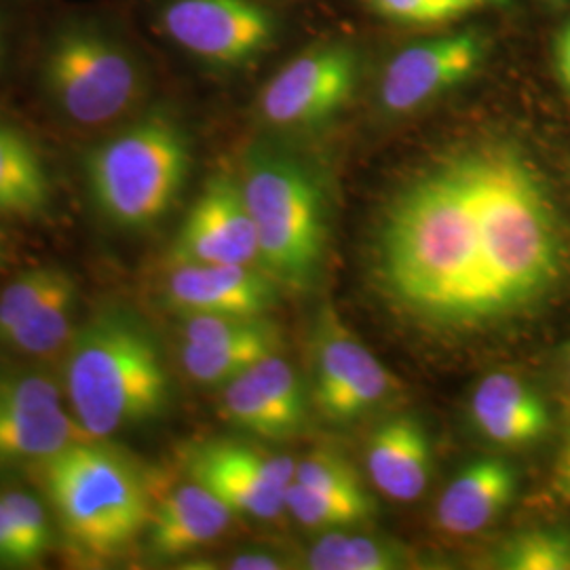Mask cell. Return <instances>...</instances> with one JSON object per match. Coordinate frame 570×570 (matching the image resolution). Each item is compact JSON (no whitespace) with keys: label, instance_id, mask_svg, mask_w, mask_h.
<instances>
[{"label":"cell","instance_id":"d590c367","mask_svg":"<svg viewBox=\"0 0 570 570\" xmlns=\"http://www.w3.org/2000/svg\"><path fill=\"white\" fill-rule=\"evenodd\" d=\"M569 379H570V353H569Z\"/></svg>","mask_w":570,"mask_h":570},{"label":"cell","instance_id":"4dcf8cb0","mask_svg":"<svg viewBox=\"0 0 570 570\" xmlns=\"http://www.w3.org/2000/svg\"><path fill=\"white\" fill-rule=\"evenodd\" d=\"M556 68L564 87L570 91V21L556 39Z\"/></svg>","mask_w":570,"mask_h":570},{"label":"cell","instance_id":"e0dca14e","mask_svg":"<svg viewBox=\"0 0 570 570\" xmlns=\"http://www.w3.org/2000/svg\"><path fill=\"white\" fill-rule=\"evenodd\" d=\"M233 515L223 499L190 480L153 505L146 527L150 550L161 558L199 550L225 534Z\"/></svg>","mask_w":570,"mask_h":570},{"label":"cell","instance_id":"2e32d148","mask_svg":"<svg viewBox=\"0 0 570 570\" xmlns=\"http://www.w3.org/2000/svg\"><path fill=\"white\" fill-rule=\"evenodd\" d=\"M164 294L167 305L183 315L263 317L277 301L271 275L245 265H174Z\"/></svg>","mask_w":570,"mask_h":570},{"label":"cell","instance_id":"603a6c76","mask_svg":"<svg viewBox=\"0 0 570 570\" xmlns=\"http://www.w3.org/2000/svg\"><path fill=\"white\" fill-rule=\"evenodd\" d=\"M313 570H397L410 564L407 551L381 537L330 532L308 551Z\"/></svg>","mask_w":570,"mask_h":570},{"label":"cell","instance_id":"8fae6325","mask_svg":"<svg viewBox=\"0 0 570 570\" xmlns=\"http://www.w3.org/2000/svg\"><path fill=\"white\" fill-rule=\"evenodd\" d=\"M186 471L235 515L273 520L285 511L296 461L235 440H209L188 452Z\"/></svg>","mask_w":570,"mask_h":570},{"label":"cell","instance_id":"cb8c5ba5","mask_svg":"<svg viewBox=\"0 0 570 570\" xmlns=\"http://www.w3.org/2000/svg\"><path fill=\"white\" fill-rule=\"evenodd\" d=\"M494 567L505 570H570V532L530 529L508 539L494 556Z\"/></svg>","mask_w":570,"mask_h":570},{"label":"cell","instance_id":"1f68e13d","mask_svg":"<svg viewBox=\"0 0 570 570\" xmlns=\"http://www.w3.org/2000/svg\"><path fill=\"white\" fill-rule=\"evenodd\" d=\"M228 569L237 570H275L282 569L277 558L265 556V553H247V556H237L228 564Z\"/></svg>","mask_w":570,"mask_h":570},{"label":"cell","instance_id":"6da1fadb","mask_svg":"<svg viewBox=\"0 0 570 570\" xmlns=\"http://www.w3.org/2000/svg\"><path fill=\"white\" fill-rule=\"evenodd\" d=\"M562 244L539 167L508 138L459 144L395 188L376 230V277L425 326L510 320L556 284Z\"/></svg>","mask_w":570,"mask_h":570},{"label":"cell","instance_id":"277c9868","mask_svg":"<svg viewBox=\"0 0 570 570\" xmlns=\"http://www.w3.org/2000/svg\"><path fill=\"white\" fill-rule=\"evenodd\" d=\"M190 165L183 125L167 112H148L87 153L85 180L104 220L140 230L159 223L178 202Z\"/></svg>","mask_w":570,"mask_h":570},{"label":"cell","instance_id":"3957f363","mask_svg":"<svg viewBox=\"0 0 570 570\" xmlns=\"http://www.w3.org/2000/svg\"><path fill=\"white\" fill-rule=\"evenodd\" d=\"M63 539L87 560L117 558L150 520V490L134 459L81 438L35 469Z\"/></svg>","mask_w":570,"mask_h":570},{"label":"cell","instance_id":"9a60e30c","mask_svg":"<svg viewBox=\"0 0 570 570\" xmlns=\"http://www.w3.org/2000/svg\"><path fill=\"white\" fill-rule=\"evenodd\" d=\"M223 414L230 425L252 435L285 440L305 423V389L296 370L273 353L226 383Z\"/></svg>","mask_w":570,"mask_h":570},{"label":"cell","instance_id":"5b68a950","mask_svg":"<svg viewBox=\"0 0 570 570\" xmlns=\"http://www.w3.org/2000/svg\"><path fill=\"white\" fill-rule=\"evenodd\" d=\"M245 204L258 233L266 273L292 287H306L326 249V199L303 161L256 146L242 169Z\"/></svg>","mask_w":570,"mask_h":570},{"label":"cell","instance_id":"4fadbf2b","mask_svg":"<svg viewBox=\"0 0 570 570\" xmlns=\"http://www.w3.org/2000/svg\"><path fill=\"white\" fill-rule=\"evenodd\" d=\"M171 263L263 268L258 233L239 178L216 174L207 180L204 193L184 218L171 249Z\"/></svg>","mask_w":570,"mask_h":570},{"label":"cell","instance_id":"7c38bea8","mask_svg":"<svg viewBox=\"0 0 570 570\" xmlns=\"http://www.w3.org/2000/svg\"><path fill=\"white\" fill-rule=\"evenodd\" d=\"M489 39L461 30L410 45L389 61L381 104L389 115H410L469 81L487 61Z\"/></svg>","mask_w":570,"mask_h":570},{"label":"cell","instance_id":"7402d4cb","mask_svg":"<svg viewBox=\"0 0 570 570\" xmlns=\"http://www.w3.org/2000/svg\"><path fill=\"white\" fill-rule=\"evenodd\" d=\"M77 284L61 271L58 282L32 308V313L16 327L0 348L18 353L23 357H45L70 345L77 326Z\"/></svg>","mask_w":570,"mask_h":570},{"label":"cell","instance_id":"ffe728a7","mask_svg":"<svg viewBox=\"0 0 570 570\" xmlns=\"http://www.w3.org/2000/svg\"><path fill=\"white\" fill-rule=\"evenodd\" d=\"M471 416L482 435L508 449L530 446L550 429V410L543 400L510 372H492L478 385Z\"/></svg>","mask_w":570,"mask_h":570},{"label":"cell","instance_id":"ac0fdd59","mask_svg":"<svg viewBox=\"0 0 570 570\" xmlns=\"http://www.w3.org/2000/svg\"><path fill=\"white\" fill-rule=\"evenodd\" d=\"M366 468L374 487L389 499L416 501L433 471L428 431L412 416L389 419L367 440Z\"/></svg>","mask_w":570,"mask_h":570},{"label":"cell","instance_id":"f546056e","mask_svg":"<svg viewBox=\"0 0 570 570\" xmlns=\"http://www.w3.org/2000/svg\"><path fill=\"white\" fill-rule=\"evenodd\" d=\"M0 564L16 567V569L35 567V560L30 551L26 550L20 532L16 529L13 518L4 508L2 499H0Z\"/></svg>","mask_w":570,"mask_h":570},{"label":"cell","instance_id":"836d02e7","mask_svg":"<svg viewBox=\"0 0 570 570\" xmlns=\"http://www.w3.org/2000/svg\"><path fill=\"white\" fill-rule=\"evenodd\" d=\"M2 258H4V242H2V235H0V265H2Z\"/></svg>","mask_w":570,"mask_h":570},{"label":"cell","instance_id":"f1b7e54d","mask_svg":"<svg viewBox=\"0 0 570 570\" xmlns=\"http://www.w3.org/2000/svg\"><path fill=\"white\" fill-rule=\"evenodd\" d=\"M0 499L13 518V524L20 532L26 550L30 551L35 564L41 562L42 556L51 548V527L47 510L41 501L26 490H2Z\"/></svg>","mask_w":570,"mask_h":570},{"label":"cell","instance_id":"30bf717a","mask_svg":"<svg viewBox=\"0 0 570 570\" xmlns=\"http://www.w3.org/2000/svg\"><path fill=\"white\" fill-rule=\"evenodd\" d=\"M395 391V379L374 353L322 306L313 334V402L332 423L362 419L370 410L387 402Z\"/></svg>","mask_w":570,"mask_h":570},{"label":"cell","instance_id":"484cf974","mask_svg":"<svg viewBox=\"0 0 570 570\" xmlns=\"http://www.w3.org/2000/svg\"><path fill=\"white\" fill-rule=\"evenodd\" d=\"M367 9L383 20L402 26H444L469 13L501 7L510 0H364Z\"/></svg>","mask_w":570,"mask_h":570},{"label":"cell","instance_id":"83f0119b","mask_svg":"<svg viewBox=\"0 0 570 570\" xmlns=\"http://www.w3.org/2000/svg\"><path fill=\"white\" fill-rule=\"evenodd\" d=\"M61 268L58 266H37L26 271L16 282L7 285L0 294V346L9 334L20 326L41 303L42 296L58 282Z\"/></svg>","mask_w":570,"mask_h":570},{"label":"cell","instance_id":"e575fe53","mask_svg":"<svg viewBox=\"0 0 570 570\" xmlns=\"http://www.w3.org/2000/svg\"><path fill=\"white\" fill-rule=\"evenodd\" d=\"M4 53V37H2V30H0V58Z\"/></svg>","mask_w":570,"mask_h":570},{"label":"cell","instance_id":"44dd1931","mask_svg":"<svg viewBox=\"0 0 570 570\" xmlns=\"http://www.w3.org/2000/svg\"><path fill=\"white\" fill-rule=\"evenodd\" d=\"M53 186L35 142L0 122V216L39 220L51 207Z\"/></svg>","mask_w":570,"mask_h":570},{"label":"cell","instance_id":"52a82bcc","mask_svg":"<svg viewBox=\"0 0 570 570\" xmlns=\"http://www.w3.org/2000/svg\"><path fill=\"white\" fill-rule=\"evenodd\" d=\"M157 23L184 53L218 70H242L277 41V18L256 0H161Z\"/></svg>","mask_w":570,"mask_h":570},{"label":"cell","instance_id":"7a4b0ae2","mask_svg":"<svg viewBox=\"0 0 570 570\" xmlns=\"http://www.w3.org/2000/svg\"><path fill=\"white\" fill-rule=\"evenodd\" d=\"M61 387L82 438L110 440L164 410L169 379L150 332L115 306L77 327Z\"/></svg>","mask_w":570,"mask_h":570},{"label":"cell","instance_id":"d4e9b609","mask_svg":"<svg viewBox=\"0 0 570 570\" xmlns=\"http://www.w3.org/2000/svg\"><path fill=\"white\" fill-rule=\"evenodd\" d=\"M285 511H289L306 529L334 530L366 522L374 515L376 505L334 499L292 482L285 497Z\"/></svg>","mask_w":570,"mask_h":570},{"label":"cell","instance_id":"5bb4252c","mask_svg":"<svg viewBox=\"0 0 570 570\" xmlns=\"http://www.w3.org/2000/svg\"><path fill=\"white\" fill-rule=\"evenodd\" d=\"M279 332L265 315H184L180 360L186 374L205 387H225L247 367L279 353Z\"/></svg>","mask_w":570,"mask_h":570},{"label":"cell","instance_id":"d6a6232c","mask_svg":"<svg viewBox=\"0 0 570 570\" xmlns=\"http://www.w3.org/2000/svg\"><path fill=\"white\" fill-rule=\"evenodd\" d=\"M556 487H558V490L570 501V435L567 446H564L562 454H560V461H558Z\"/></svg>","mask_w":570,"mask_h":570},{"label":"cell","instance_id":"ba28073f","mask_svg":"<svg viewBox=\"0 0 570 570\" xmlns=\"http://www.w3.org/2000/svg\"><path fill=\"white\" fill-rule=\"evenodd\" d=\"M81 438L56 379L0 366V469H37Z\"/></svg>","mask_w":570,"mask_h":570},{"label":"cell","instance_id":"8992f818","mask_svg":"<svg viewBox=\"0 0 570 570\" xmlns=\"http://www.w3.org/2000/svg\"><path fill=\"white\" fill-rule=\"evenodd\" d=\"M41 85L66 121L104 127L121 121L142 102L148 75L129 42L100 23L75 21L47 42Z\"/></svg>","mask_w":570,"mask_h":570},{"label":"cell","instance_id":"d6986e66","mask_svg":"<svg viewBox=\"0 0 570 570\" xmlns=\"http://www.w3.org/2000/svg\"><path fill=\"white\" fill-rule=\"evenodd\" d=\"M518 489V475L501 459H475L461 469L438 501V529L468 537L492 524L510 505Z\"/></svg>","mask_w":570,"mask_h":570},{"label":"cell","instance_id":"4316f807","mask_svg":"<svg viewBox=\"0 0 570 570\" xmlns=\"http://www.w3.org/2000/svg\"><path fill=\"white\" fill-rule=\"evenodd\" d=\"M294 482L334 499L374 503L353 465L343 456L327 450L311 452L303 461H298L294 471Z\"/></svg>","mask_w":570,"mask_h":570},{"label":"cell","instance_id":"9c48e42d","mask_svg":"<svg viewBox=\"0 0 570 570\" xmlns=\"http://www.w3.org/2000/svg\"><path fill=\"white\" fill-rule=\"evenodd\" d=\"M362 77V56L348 42H324L266 82L258 98L263 121L277 129L322 125L338 115L353 98Z\"/></svg>","mask_w":570,"mask_h":570}]
</instances>
